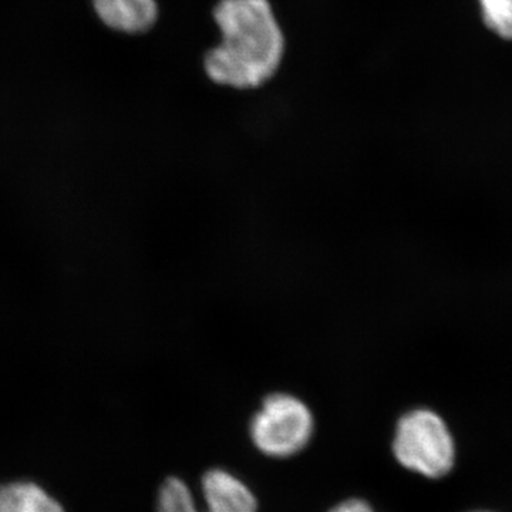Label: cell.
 <instances>
[{"label": "cell", "mask_w": 512, "mask_h": 512, "mask_svg": "<svg viewBox=\"0 0 512 512\" xmlns=\"http://www.w3.org/2000/svg\"><path fill=\"white\" fill-rule=\"evenodd\" d=\"M0 512H64L42 488L30 483L0 487Z\"/></svg>", "instance_id": "6"}, {"label": "cell", "mask_w": 512, "mask_h": 512, "mask_svg": "<svg viewBox=\"0 0 512 512\" xmlns=\"http://www.w3.org/2000/svg\"><path fill=\"white\" fill-rule=\"evenodd\" d=\"M158 511L200 512L195 507L190 488L183 481L175 477L168 478L163 487H161L160 498H158Z\"/></svg>", "instance_id": "8"}, {"label": "cell", "mask_w": 512, "mask_h": 512, "mask_svg": "<svg viewBox=\"0 0 512 512\" xmlns=\"http://www.w3.org/2000/svg\"><path fill=\"white\" fill-rule=\"evenodd\" d=\"M393 453L403 467L430 478L446 476L456 456L446 423L427 409L413 410L399 420Z\"/></svg>", "instance_id": "2"}, {"label": "cell", "mask_w": 512, "mask_h": 512, "mask_svg": "<svg viewBox=\"0 0 512 512\" xmlns=\"http://www.w3.org/2000/svg\"><path fill=\"white\" fill-rule=\"evenodd\" d=\"M212 18L221 40L204 56L208 79L228 89L258 90L281 70L286 39L269 0H218Z\"/></svg>", "instance_id": "1"}, {"label": "cell", "mask_w": 512, "mask_h": 512, "mask_svg": "<svg viewBox=\"0 0 512 512\" xmlns=\"http://www.w3.org/2000/svg\"><path fill=\"white\" fill-rule=\"evenodd\" d=\"M202 493L208 512H256L251 490L224 470H211L202 478Z\"/></svg>", "instance_id": "5"}, {"label": "cell", "mask_w": 512, "mask_h": 512, "mask_svg": "<svg viewBox=\"0 0 512 512\" xmlns=\"http://www.w3.org/2000/svg\"><path fill=\"white\" fill-rule=\"evenodd\" d=\"M329 512H373L370 505L363 500H348L345 503L336 505L333 510Z\"/></svg>", "instance_id": "9"}, {"label": "cell", "mask_w": 512, "mask_h": 512, "mask_svg": "<svg viewBox=\"0 0 512 512\" xmlns=\"http://www.w3.org/2000/svg\"><path fill=\"white\" fill-rule=\"evenodd\" d=\"M315 419L308 404L291 393H272L251 420V439L269 457H291L308 446Z\"/></svg>", "instance_id": "3"}, {"label": "cell", "mask_w": 512, "mask_h": 512, "mask_svg": "<svg viewBox=\"0 0 512 512\" xmlns=\"http://www.w3.org/2000/svg\"><path fill=\"white\" fill-rule=\"evenodd\" d=\"M104 25L126 35H143L156 26L160 9L156 0H93Z\"/></svg>", "instance_id": "4"}, {"label": "cell", "mask_w": 512, "mask_h": 512, "mask_svg": "<svg viewBox=\"0 0 512 512\" xmlns=\"http://www.w3.org/2000/svg\"><path fill=\"white\" fill-rule=\"evenodd\" d=\"M480 9L485 26L512 42V0H480Z\"/></svg>", "instance_id": "7"}]
</instances>
